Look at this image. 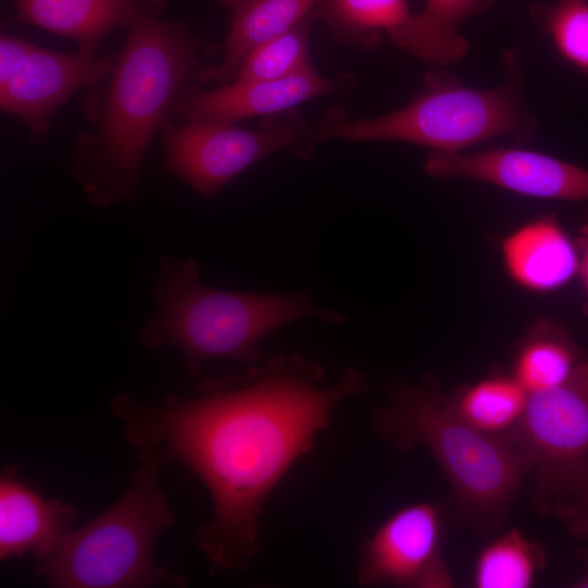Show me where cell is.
Instances as JSON below:
<instances>
[{"label": "cell", "instance_id": "obj_1", "mask_svg": "<svg viewBox=\"0 0 588 588\" xmlns=\"http://www.w3.org/2000/svg\"><path fill=\"white\" fill-rule=\"evenodd\" d=\"M367 389L356 367L327 383L320 363L282 353L208 379L192 397L169 395L148 406L120 394L110 409L138 452H155L200 479L212 511L193 542L212 573L240 572L260 550V518L272 491L310 453L336 407Z\"/></svg>", "mask_w": 588, "mask_h": 588}, {"label": "cell", "instance_id": "obj_2", "mask_svg": "<svg viewBox=\"0 0 588 588\" xmlns=\"http://www.w3.org/2000/svg\"><path fill=\"white\" fill-rule=\"evenodd\" d=\"M197 49L179 24L154 19L130 28L98 118L72 155V174L94 205L135 196L146 150L196 71Z\"/></svg>", "mask_w": 588, "mask_h": 588}, {"label": "cell", "instance_id": "obj_3", "mask_svg": "<svg viewBox=\"0 0 588 588\" xmlns=\"http://www.w3.org/2000/svg\"><path fill=\"white\" fill-rule=\"evenodd\" d=\"M199 277L193 259H162L154 292L156 310L139 332V342L151 351L164 345L176 348L189 377L210 359L259 363L260 341L290 322L345 321L344 315L316 306L307 294L218 290L203 284Z\"/></svg>", "mask_w": 588, "mask_h": 588}, {"label": "cell", "instance_id": "obj_4", "mask_svg": "<svg viewBox=\"0 0 588 588\" xmlns=\"http://www.w3.org/2000/svg\"><path fill=\"white\" fill-rule=\"evenodd\" d=\"M372 428L399 451L425 446L448 479L460 515L480 530L501 525L529 473L515 442L476 430L425 383L394 388L375 412Z\"/></svg>", "mask_w": 588, "mask_h": 588}, {"label": "cell", "instance_id": "obj_5", "mask_svg": "<svg viewBox=\"0 0 588 588\" xmlns=\"http://www.w3.org/2000/svg\"><path fill=\"white\" fill-rule=\"evenodd\" d=\"M124 494L88 524L72 530L35 573L56 588L183 587L187 579L155 561L158 538L175 523L159 474L167 462L138 452Z\"/></svg>", "mask_w": 588, "mask_h": 588}, {"label": "cell", "instance_id": "obj_6", "mask_svg": "<svg viewBox=\"0 0 588 588\" xmlns=\"http://www.w3.org/2000/svg\"><path fill=\"white\" fill-rule=\"evenodd\" d=\"M505 60L511 71L506 68L504 82L495 87H468L450 72L432 70L405 107L355 120L329 112L317 123L318 134L322 142L330 137L394 140L431 152H460L500 136L529 137L536 119L523 98L516 56L507 52Z\"/></svg>", "mask_w": 588, "mask_h": 588}, {"label": "cell", "instance_id": "obj_7", "mask_svg": "<svg viewBox=\"0 0 588 588\" xmlns=\"http://www.w3.org/2000/svg\"><path fill=\"white\" fill-rule=\"evenodd\" d=\"M515 443L534 476L538 509L568 527L588 492V360L562 385L529 395Z\"/></svg>", "mask_w": 588, "mask_h": 588}, {"label": "cell", "instance_id": "obj_8", "mask_svg": "<svg viewBox=\"0 0 588 588\" xmlns=\"http://www.w3.org/2000/svg\"><path fill=\"white\" fill-rule=\"evenodd\" d=\"M258 128L236 123L167 120L160 128L168 169L197 193L213 197L236 175L261 159L281 151L308 158L322 142L297 109L259 120Z\"/></svg>", "mask_w": 588, "mask_h": 588}, {"label": "cell", "instance_id": "obj_9", "mask_svg": "<svg viewBox=\"0 0 588 588\" xmlns=\"http://www.w3.org/2000/svg\"><path fill=\"white\" fill-rule=\"evenodd\" d=\"M443 540L444 524L437 504L405 505L363 540L357 583L365 587H453L443 559Z\"/></svg>", "mask_w": 588, "mask_h": 588}, {"label": "cell", "instance_id": "obj_10", "mask_svg": "<svg viewBox=\"0 0 588 588\" xmlns=\"http://www.w3.org/2000/svg\"><path fill=\"white\" fill-rule=\"evenodd\" d=\"M425 170L436 179L478 180L530 197L588 200V170L534 150L430 152Z\"/></svg>", "mask_w": 588, "mask_h": 588}, {"label": "cell", "instance_id": "obj_11", "mask_svg": "<svg viewBox=\"0 0 588 588\" xmlns=\"http://www.w3.org/2000/svg\"><path fill=\"white\" fill-rule=\"evenodd\" d=\"M352 82L348 75L326 77L310 68L284 78L232 81L211 89L189 84L176 96L169 118L184 123H237L252 118L262 119L296 109L317 97L346 91Z\"/></svg>", "mask_w": 588, "mask_h": 588}, {"label": "cell", "instance_id": "obj_12", "mask_svg": "<svg viewBox=\"0 0 588 588\" xmlns=\"http://www.w3.org/2000/svg\"><path fill=\"white\" fill-rule=\"evenodd\" d=\"M117 57L66 54L36 47L19 71L0 86V107L19 118L33 140L48 132L57 109L75 91L103 81Z\"/></svg>", "mask_w": 588, "mask_h": 588}, {"label": "cell", "instance_id": "obj_13", "mask_svg": "<svg viewBox=\"0 0 588 588\" xmlns=\"http://www.w3.org/2000/svg\"><path fill=\"white\" fill-rule=\"evenodd\" d=\"M75 506L45 498L5 468L0 477V560L50 553L71 531Z\"/></svg>", "mask_w": 588, "mask_h": 588}, {"label": "cell", "instance_id": "obj_14", "mask_svg": "<svg viewBox=\"0 0 588 588\" xmlns=\"http://www.w3.org/2000/svg\"><path fill=\"white\" fill-rule=\"evenodd\" d=\"M167 0H16L19 19L77 44L93 57L111 30L158 19Z\"/></svg>", "mask_w": 588, "mask_h": 588}, {"label": "cell", "instance_id": "obj_15", "mask_svg": "<svg viewBox=\"0 0 588 588\" xmlns=\"http://www.w3.org/2000/svg\"><path fill=\"white\" fill-rule=\"evenodd\" d=\"M319 0H220L230 11L222 60L196 70L201 83H230L244 59L258 46L287 32L316 9Z\"/></svg>", "mask_w": 588, "mask_h": 588}, {"label": "cell", "instance_id": "obj_16", "mask_svg": "<svg viewBox=\"0 0 588 588\" xmlns=\"http://www.w3.org/2000/svg\"><path fill=\"white\" fill-rule=\"evenodd\" d=\"M510 275L522 286L550 291L566 283L577 269L574 247L549 219H538L510 234L502 244Z\"/></svg>", "mask_w": 588, "mask_h": 588}, {"label": "cell", "instance_id": "obj_17", "mask_svg": "<svg viewBox=\"0 0 588 588\" xmlns=\"http://www.w3.org/2000/svg\"><path fill=\"white\" fill-rule=\"evenodd\" d=\"M503 0H425L421 12L389 40L413 57L434 65L461 60L469 49L458 27L467 19L485 13Z\"/></svg>", "mask_w": 588, "mask_h": 588}, {"label": "cell", "instance_id": "obj_18", "mask_svg": "<svg viewBox=\"0 0 588 588\" xmlns=\"http://www.w3.org/2000/svg\"><path fill=\"white\" fill-rule=\"evenodd\" d=\"M407 0H319L316 16L333 38L363 50L377 48L413 16Z\"/></svg>", "mask_w": 588, "mask_h": 588}, {"label": "cell", "instance_id": "obj_19", "mask_svg": "<svg viewBox=\"0 0 588 588\" xmlns=\"http://www.w3.org/2000/svg\"><path fill=\"white\" fill-rule=\"evenodd\" d=\"M529 394L512 377H492L463 390L452 405L457 415L476 430L515 442Z\"/></svg>", "mask_w": 588, "mask_h": 588}, {"label": "cell", "instance_id": "obj_20", "mask_svg": "<svg viewBox=\"0 0 588 588\" xmlns=\"http://www.w3.org/2000/svg\"><path fill=\"white\" fill-rule=\"evenodd\" d=\"M544 549L517 529H510L479 553L474 567L477 588H527L544 568Z\"/></svg>", "mask_w": 588, "mask_h": 588}, {"label": "cell", "instance_id": "obj_21", "mask_svg": "<svg viewBox=\"0 0 588 588\" xmlns=\"http://www.w3.org/2000/svg\"><path fill=\"white\" fill-rule=\"evenodd\" d=\"M315 20L316 9L287 32L255 48L244 59L232 81L279 79L314 68L310 27Z\"/></svg>", "mask_w": 588, "mask_h": 588}, {"label": "cell", "instance_id": "obj_22", "mask_svg": "<svg viewBox=\"0 0 588 588\" xmlns=\"http://www.w3.org/2000/svg\"><path fill=\"white\" fill-rule=\"evenodd\" d=\"M531 17L563 59L588 73V0L535 3Z\"/></svg>", "mask_w": 588, "mask_h": 588}, {"label": "cell", "instance_id": "obj_23", "mask_svg": "<svg viewBox=\"0 0 588 588\" xmlns=\"http://www.w3.org/2000/svg\"><path fill=\"white\" fill-rule=\"evenodd\" d=\"M576 366L574 354L566 345L538 339L520 350L513 377L531 395L562 385Z\"/></svg>", "mask_w": 588, "mask_h": 588}, {"label": "cell", "instance_id": "obj_24", "mask_svg": "<svg viewBox=\"0 0 588 588\" xmlns=\"http://www.w3.org/2000/svg\"><path fill=\"white\" fill-rule=\"evenodd\" d=\"M37 46L7 34L0 37V86L19 71L27 56Z\"/></svg>", "mask_w": 588, "mask_h": 588}, {"label": "cell", "instance_id": "obj_25", "mask_svg": "<svg viewBox=\"0 0 588 588\" xmlns=\"http://www.w3.org/2000/svg\"><path fill=\"white\" fill-rule=\"evenodd\" d=\"M568 529L575 536L588 539V492L579 503L575 518Z\"/></svg>", "mask_w": 588, "mask_h": 588}, {"label": "cell", "instance_id": "obj_26", "mask_svg": "<svg viewBox=\"0 0 588 588\" xmlns=\"http://www.w3.org/2000/svg\"><path fill=\"white\" fill-rule=\"evenodd\" d=\"M577 558L581 564L583 571L580 576L573 584V587L588 588V549L579 548L577 551Z\"/></svg>", "mask_w": 588, "mask_h": 588}, {"label": "cell", "instance_id": "obj_27", "mask_svg": "<svg viewBox=\"0 0 588 588\" xmlns=\"http://www.w3.org/2000/svg\"><path fill=\"white\" fill-rule=\"evenodd\" d=\"M581 277L588 295V240L585 245L584 256L581 260Z\"/></svg>", "mask_w": 588, "mask_h": 588}]
</instances>
